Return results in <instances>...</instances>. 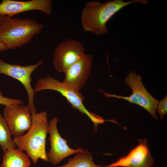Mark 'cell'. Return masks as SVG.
<instances>
[{
  "label": "cell",
  "instance_id": "1",
  "mask_svg": "<svg viewBox=\"0 0 167 167\" xmlns=\"http://www.w3.org/2000/svg\"><path fill=\"white\" fill-rule=\"evenodd\" d=\"M148 0H135L125 2L122 0L108 1L104 3L92 1L85 4L81 15V21L85 32H90L97 36L108 32L107 22L123 7L131 3L146 4Z\"/></svg>",
  "mask_w": 167,
  "mask_h": 167
},
{
  "label": "cell",
  "instance_id": "2",
  "mask_svg": "<svg viewBox=\"0 0 167 167\" xmlns=\"http://www.w3.org/2000/svg\"><path fill=\"white\" fill-rule=\"evenodd\" d=\"M32 116V125L28 131L12 140L18 149L26 152L34 163L36 164L39 159L48 162L45 150L49 124L47 113L40 112Z\"/></svg>",
  "mask_w": 167,
  "mask_h": 167
},
{
  "label": "cell",
  "instance_id": "3",
  "mask_svg": "<svg viewBox=\"0 0 167 167\" xmlns=\"http://www.w3.org/2000/svg\"><path fill=\"white\" fill-rule=\"evenodd\" d=\"M44 26L33 19L6 16L0 27V41L7 49L21 47L39 34Z\"/></svg>",
  "mask_w": 167,
  "mask_h": 167
},
{
  "label": "cell",
  "instance_id": "4",
  "mask_svg": "<svg viewBox=\"0 0 167 167\" xmlns=\"http://www.w3.org/2000/svg\"><path fill=\"white\" fill-rule=\"evenodd\" d=\"M35 93L45 90H53L59 92L64 97L73 108L86 115L93 123L94 131L96 133L98 125L109 120H105L101 117L90 112L84 106L83 101L85 98L79 92L76 91L49 75L40 78L35 84L34 88Z\"/></svg>",
  "mask_w": 167,
  "mask_h": 167
},
{
  "label": "cell",
  "instance_id": "5",
  "mask_svg": "<svg viewBox=\"0 0 167 167\" xmlns=\"http://www.w3.org/2000/svg\"><path fill=\"white\" fill-rule=\"evenodd\" d=\"M125 81L132 91V94L129 96H123L101 91L104 93V95L106 97L122 99L130 103L138 105L146 109L154 119L157 120L158 117L156 111L159 101L153 97L147 91L143 84L141 77L137 75L133 71L129 72Z\"/></svg>",
  "mask_w": 167,
  "mask_h": 167
},
{
  "label": "cell",
  "instance_id": "6",
  "mask_svg": "<svg viewBox=\"0 0 167 167\" xmlns=\"http://www.w3.org/2000/svg\"><path fill=\"white\" fill-rule=\"evenodd\" d=\"M43 63L42 60L37 62L26 66L11 64L0 59V74L13 78L19 81L24 87L28 94V102L27 106L31 114L36 113L34 105V88L32 87V73Z\"/></svg>",
  "mask_w": 167,
  "mask_h": 167
},
{
  "label": "cell",
  "instance_id": "7",
  "mask_svg": "<svg viewBox=\"0 0 167 167\" xmlns=\"http://www.w3.org/2000/svg\"><path fill=\"white\" fill-rule=\"evenodd\" d=\"M85 54L84 45L80 41L73 39L63 41L55 49L53 64L60 72L65 73L71 65Z\"/></svg>",
  "mask_w": 167,
  "mask_h": 167
},
{
  "label": "cell",
  "instance_id": "8",
  "mask_svg": "<svg viewBox=\"0 0 167 167\" xmlns=\"http://www.w3.org/2000/svg\"><path fill=\"white\" fill-rule=\"evenodd\" d=\"M58 121V118L55 117L50 121L48 126L51 148L46 155L48 162L54 165L59 164L63 159L70 155L84 150L80 147L75 150L69 147L67 140L62 138L58 132L57 128Z\"/></svg>",
  "mask_w": 167,
  "mask_h": 167
},
{
  "label": "cell",
  "instance_id": "9",
  "mask_svg": "<svg viewBox=\"0 0 167 167\" xmlns=\"http://www.w3.org/2000/svg\"><path fill=\"white\" fill-rule=\"evenodd\" d=\"M30 114L27 106L25 105L5 106L3 117L14 138L23 135L26 131L30 129L32 122Z\"/></svg>",
  "mask_w": 167,
  "mask_h": 167
},
{
  "label": "cell",
  "instance_id": "10",
  "mask_svg": "<svg viewBox=\"0 0 167 167\" xmlns=\"http://www.w3.org/2000/svg\"><path fill=\"white\" fill-rule=\"evenodd\" d=\"M93 56L86 54L70 66L65 72L62 82L67 86L79 92L84 86L91 72Z\"/></svg>",
  "mask_w": 167,
  "mask_h": 167
},
{
  "label": "cell",
  "instance_id": "11",
  "mask_svg": "<svg viewBox=\"0 0 167 167\" xmlns=\"http://www.w3.org/2000/svg\"><path fill=\"white\" fill-rule=\"evenodd\" d=\"M53 9L50 0L17 1L2 0L0 3V15L12 17L14 15L30 11L38 10L50 15Z\"/></svg>",
  "mask_w": 167,
  "mask_h": 167
},
{
  "label": "cell",
  "instance_id": "12",
  "mask_svg": "<svg viewBox=\"0 0 167 167\" xmlns=\"http://www.w3.org/2000/svg\"><path fill=\"white\" fill-rule=\"evenodd\" d=\"M137 146L126 156L106 167H152L154 160L150 152L147 139H140Z\"/></svg>",
  "mask_w": 167,
  "mask_h": 167
},
{
  "label": "cell",
  "instance_id": "13",
  "mask_svg": "<svg viewBox=\"0 0 167 167\" xmlns=\"http://www.w3.org/2000/svg\"><path fill=\"white\" fill-rule=\"evenodd\" d=\"M31 162L28 156L17 148L9 149L5 151L2 157L1 167H29Z\"/></svg>",
  "mask_w": 167,
  "mask_h": 167
},
{
  "label": "cell",
  "instance_id": "14",
  "mask_svg": "<svg viewBox=\"0 0 167 167\" xmlns=\"http://www.w3.org/2000/svg\"><path fill=\"white\" fill-rule=\"evenodd\" d=\"M93 157L88 150L76 153L74 157L69 158L67 163L57 167H101L93 162Z\"/></svg>",
  "mask_w": 167,
  "mask_h": 167
},
{
  "label": "cell",
  "instance_id": "15",
  "mask_svg": "<svg viewBox=\"0 0 167 167\" xmlns=\"http://www.w3.org/2000/svg\"><path fill=\"white\" fill-rule=\"evenodd\" d=\"M11 135L8 124L0 112V146L4 152L9 149L16 148Z\"/></svg>",
  "mask_w": 167,
  "mask_h": 167
},
{
  "label": "cell",
  "instance_id": "16",
  "mask_svg": "<svg viewBox=\"0 0 167 167\" xmlns=\"http://www.w3.org/2000/svg\"><path fill=\"white\" fill-rule=\"evenodd\" d=\"M22 100L17 99H13L6 97L0 89V105L6 106L23 104Z\"/></svg>",
  "mask_w": 167,
  "mask_h": 167
},
{
  "label": "cell",
  "instance_id": "17",
  "mask_svg": "<svg viewBox=\"0 0 167 167\" xmlns=\"http://www.w3.org/2000/svg\"><path fill=\"white\" fill-rule=\"evenodd\" d=\"M156 112H158L161 119H162L164 116L167 113V96L161 101H159L157 107Z\"/></svg>",
  "mask_w": 167,
  "mask_h": 167
},
{
  "label": "cell",
  "instance_id": "18",
  "mask_svg": "<svg viewBox=\"0 0 167 167\" xmlns=\"http://www.w3.org/2000/svg\"><path fill=\"white\" fill-rule=\"evenodd\" d=\"M7 50L5 45L2 42L0 41V52H2Z\"/></svg>",
  "mask_w": 167,
  "mask_h": 167
},
{
  "label": "cell",
  "instance_id": "19",
  "mask_svg": "<svg viewBox=\"0 0 167 167\" xmlns=\"http://www.w3.org/2000/svg\"><path fill=\"white\" fill-rule=\"evenodd\" d=\"M6 16L0 15V27L5 17Z\"/></svg>",
  "mask_w": 167,
  "mask_h": 167
}]
</instances>
